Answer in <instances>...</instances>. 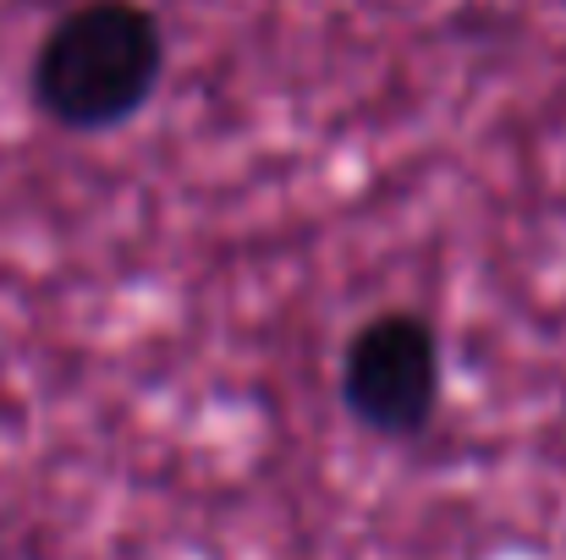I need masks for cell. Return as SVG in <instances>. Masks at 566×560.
<instances>
[{"instance_id": "6da1fadb", "label": "cell", "mask_w": 566, "mask_h": 560, "mask_svg": "<svg viewBox=\"0 0 566 560\" xmlns=\"http://www.w3.org/2000/svg\"><path fill=\"white\" fill-rule=\"evenodd\" d=\"M171 66L166 22L149 0H72L33 44L28 99L66 138H105L138 121Z\"/></svg>"}, {"instance_id": "7a4b0ae2", "label": "cell", "mask_w": 566, "mask_h": 560, "mask_svg": "<svg viewBox=\"0 0 566 560\" xmlns=\"http://www.w3.org/2000/svg\"><path fill=\"white\" fill-rule=\"evenodd\" d=\"M342 412L390 445L423 440L446 401V347L429 314L418 308H379L369 314L336 363Z\"/></svg>"}]
</instances>
